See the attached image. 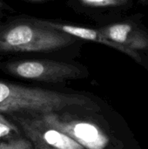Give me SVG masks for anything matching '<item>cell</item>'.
<instances>
[{"label":"cell","instance_id":"obj_2","mask_svg":"<svg viewBox=\"0 0 148 149\" xmlns=\"http://www.w3.org/2000/svg\"><path fill=\"white\" fill-rule=\"evenodd\" d=\"M79 39L58 30L21 18L0 27V54L51 52L67 48Z\"/></svg>","mask_w":148,"mask_h":149},{"label":"cell","instance_id":"obj_5","mask_svg":"<svg viewBox=\"0 0 148 149\" xmlns=\"http://www.w3.org/2000/svg\"><path fill=\"white\" fill-rule=\"evenodd\" d=\"M111 41L133 51H148V29L136 18L123 19L98 28Z\"/></svg>","mask_w":148,"mask_h":149},{"label":"cell","instance_id":"obj_13","mask_svg":"<svg viewBox=\"0 0 148 149\" xmlns=\"http://www.w3.org/2000/svg\"><path fill=\"white\" fill-rule=\"evenodd\" d=\"M139 3L141 4V5H147L148 3V0H139Z\"/></svg>","mask_w":148,"mask_h":149},{"label":"cell","instance_id":"obj_12","mask_svg":"<svg viewBox=\"0 0 148 149\" xmlns=\"http://www.w3.org/2000/svg\"><path fill=\"white\" fill-rule=\"evenodd\" d=\"M35 147V149H56V148H52L51 147H48V146H45L42 143H39L38 141H31Z\"/></svg>","mask_w":148,"mask_h":149},{"label":"cell","instance_id":"obj_11","mask_svg":"<svg viewBox=\"0 0 148 149\" xmlns=\"http://www.w3.org/2000/svg\"><path fill=\"white\" fill-rule=\"evenodd\" d=\"M0 10H6V11H14V10L7 4L3 0H0Z\"/></svg>","mask_w":148,"mask_h":149},{"label":"cell","instance_id":"obj_3","mask_svg":"<svg viewBox=\"0 0 148 149\" xmlns=\"http://www.w3.org/2000/svg\"><path fill=\"white\" fill-rule=\"evenodd\" d=\"M0 71L24 79L53 84L79 79L88 75L87 69L82 65L53 59L2 61Z\"/></svg>","mask_w":148,"mask_h":149},{"label":"cell","instance_id":"obj_6","mask_svg":"<svg viewBox=\"0 0 148 149\" xmlns=\"http://www.w3.org/2000/svg\"><path fill=\"white\" fill-rule=\"evenodd\" d=\"M31 141H38L56 149H85L65 134L46 126L36 115L31 117L12 115Z\"/></svg>","mask_w":148,"mask_h":149},{"label":"cell","instance_id":"obj_4","mask_svg":"<svg viewBox=\"0 0 148 149\" xmlns=\"http://www.w3.org/2000/svg\"><path fill=\"white\" fill-rule=\"evenodd\" d=\"M36 116L46 126L65 134L85 149H106L110 143L108 136L95 123L63 117L58 113Z\"/></svg>","mask_w":148,"mask_h":149},{"label":"cell","instance_id":"obj_14","mask_svg":"<svg viewBox=\"0 0 148 149\" xmlns=\"http://www.w3.org/2000/svg\"><path fill=\"white\" fill-rule=\"evenodd\" d=\"M24 1L32 2V3H38V2H44V1H46V0H24Z\"/></svg>","mask_w":148,"mask_h":149},{"label":"cell","instance_id":"obj_10","mask_svg":"<svg viewBox=\"0 0 148 149\" xmlns=\"http://www.w3.org/2000/svg\"><path fill=\"white\" fill-rule=\"evenodd\" d=\"M0 149H35V147L30 140L18 137L6 142H0Z\"/></svg>","mask_w":148,"mask_h":149},{"label":"cell","instance_id":"obj_8","mask_svg":"<svg viewBox=\"0 0 148 149\" xmlns=\"http://www.w3.org/2000/svg\"><path fill=\"white\" fill-rule=\"evenodd\" d=\"M83 5L95 9L124 10L131 7L132 2L124 0H79Z\"/></svg>","mask_w":148,"mask_h":149},{"label":"cell","instance_id":"obj_15","mask_svg":"<svg viewBox=\"0 0 148 149\" xmlns=\"http://www.w3.org/2000/svg\"><path fill=\"white\" fill-rule=\"evenodd\" d=\"M124 1H126V2H132V0H124Z\"/></svg>","mask_w":148,"mask_h":149},{"label":"cell","instance_id":"obj_7","mask_svg":"<svg viewBox=\"0 0 148 149\" xmlns=\"http://www.w3.org/2000/svg\"><path fill=\"white\" fill-rule=\"evenodd\" d=\"M33 20L41 25L50 27V28L58 30L59 31L65 32L68 35H71V36L78 38V39L94 42V43H98V44L111 47L114 50H117V51L127 55L128 57H130L131 58L135 60L138 64L144 65L143 58H142L140 52L127 49L117 43L111 41L110 39L106 38L99 31V29H93V28H90V27L75 25V24H66V23H62V22H58V21L41 19V18H33Z\"/></svg>","mask_w":148,"mask_h":149},{"label":"cell","instance_id":"obj_16","mask_svg":"<svg viewBox=\"0 0 148 149\" xmlns=\"http://www.w3.org/2000/svg\"><path fill=\"white\" fill-rule=\"evenodd\" d=\"M147 63H148V62H147Z\"/></svg>","mask_w":148,"mask_h":149},{"label":"cell","instance_id":"obj_1","mask_svg":"<svg viewBox=\"0 0 148 149\" xmlns=\"http://www.w3.org/2000/svg\"><path fill=\"white\" fill-rule=\"evenodd\" d=\"M85 111L98 113L99 106L85 93H70L31 87L0 79V113H29Z\"/></svg>","mask_w":148,"mask_h":149},{"label":"cell","instance_id":"obj_9","mask_svg":"<svg viewBox=\"0 0 148 149\" xmlns=\"http://www.w3.org/2000/svg\"><path fill=\"white\" fill-rule=\"evenodd\" d=\"M20 135L19 128L9 120L4 113H0V138L1 139H16Z\"/></svg>","mask_w":148,"mask_h":149}]
</instances>
